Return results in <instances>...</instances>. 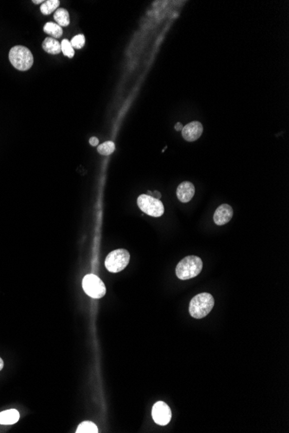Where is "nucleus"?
I'll return each instance as SVG.
<instances>
[{
	"instance_id": "3",
	"label": "nucleus",
	"mask_w": 289,
	"mask_h": 433,
	"mask_svg": "<svg viewBox=\"0 0 289 433\" xmlns=\"http://www.w3.org/2000/svg\"><path fill=\"white\" fill-rule=\"evenodd\" d=\"M9 59L14 68L18 70L26 71L33 65L34 58L28 48L21 45L12 48L9 53Z\"/></svg>"
},
{
	"instance_id": "12",
	"label": "nucleus",
	"mask_w": 289,
	"mask_h": 433,
	"mask_svg": "<svg viewBox=\"0 0 289 433\" xmlns=\"http://www.w3.org/2000/svg\"><path fill=\"white\" fill-rule=\"evenodd\" d=\"M43 49L44 51H46L47 53H50L52 55H56L62 51L61 43H59L57 40L52 38V37L45 38L43 43Z\"/></svg>"
},
{
	"instance_id": "9",
	"label": "nucleus",
	"mask_w": 289,
	"mask_h": 433,
	"mask_svg": "<svg viewBox=\"0 0 289 433\" xmlns=\"http://www.w3.org/2000/svg\"><path fill=\"white\" fill-rule=\"evenodd\" d=\"M233 217V208L229 204H222L219 206L214 214V222L218 226H223L231 221Z\"/></svg>"
},
{
	"instance_id": "18",
	"label": "nucleus",
	"mask_w": 289,
	"mask_h": 433,
	"mask_svg": "<svg viewBox=\"0 0 289 433\" xmlns=\"http://www.w3.org/2000/svg\"><path fill=\"white\" fill-rule=\"evenodd\" d=\"M61 48L63 51V55H66L69 58H72L74 55V48L72 47L71 43L69 40H63L61 43Z\"/></svg>"
},
{
	"instance_id": "15",
	"label": "nucleus",
	"mask_w": 289,
	"mask_h": 433,
	"mask_svg": "<svg viewBox=\"0 0 289 433\" xmlns=\"http://www.w3.org/2000/svg\"><path fill=\"white\" fill-rule=\"evenodd\" d=\"M60 1L59 0H48L41 5V12L43 15H50L58 8Z\"/></svg>"
},
{
	"instance_id": "1",
	"label": "nucleus",
	"mask_w": 289,
	"mask_h": 433,
	"mask_svg": "<svg viewBox=\"0 0 289 433\" xmlns=\"http://www.w3.org/2000/svg\"><path fill=\"white\" fill-rule=\"evenodd\" d=\"M214 297L210 293H203L198 294L193 297L190 306L189 312L192 317L197 319H201L207 316L214 307Z\"/></svg>"
},
{
	"instance_id": "23",
	"label": "nucleus",
	"mask_w": 289,
	"mask_h": 433,
	"mask_svg": "<svg viewBox=\"0 0 289 433\" xmlns=\"http://www.w3.org/2000/svg\"><path fill=\"white\" fill-rule=\"evenodd\" d=\"M3 367H4V362H3L2 358H0V371L3 369Z\"/></svg>"
},
{
	"instance_id": "17",
	"label": "nucleus",
	"mask_w": 289,
	"mask_h": 433,
	"mask_svg": "<svg viewBox=\"0 0 289 433\" xmlns=\"http://www.w3.org/2000/svg\"><path fill=\"white\" fill-rule=\"evenodd\" d=\"M114 150H115V144L113 141H107L105 143L100 144L97 147L98 153H100L101 155H104V156L112 154L114 152Z\"/></svg>"
},
{
	"instance_id": "19",
	"label": "nucleus",
	"mask_w": 289,
	"mask_h": 433,
	"mask_svg": "<svg viewBox=\"0 0 289 433\" xmlns=\"http://www.w3.org/2000/svg\"><path fill=\"white\" fill-rule=\"evenodd\" d=\"M71 45H72V47L74 48V49H76V50H80V49H82L83 46H84V44H85V37H84V35H77L74 36L72 40H71Z\"/></svg>"
},
{
	"instance_id": "21",
	"label": "nucleus",
	"mask_w": 289,
	"mask_h": 433,
	"mask_svg": "<svg viewBox=\"0 0 289 433\" xmlns=\"http://www.w3.org/2000/svg\"><path fill=\"white\" fill-rule=\"evenodd\" d=\"M183 127H184V126H183V125H182V123H180V122H179V123H177L176 125H175V130H176V131H178V132L182 131V129H183Z\"/></svg>"
},
{
	"instance_id": "6",
	"label": "nucleus",
	"mask_w": 289,
	"mask_h": 433,
	"mask_svg": "<svg viewBox=\"0 0 289 433\" xmlns=\"http://www.w3.org/2000/svg\"><path fill=\"white\" fill-rule=\"evenodd\" d=\"M82 287L87 295L93 298H102L106 294V286L100 277L94 274H87L82 279Z\"/></svg>"
},
{
	"instance_id": "10",
	"label": "nucleus",
	"mask_w": 289,
	"mask_h": 433,
	"mask_svg": "<svg viewBox=\"0 0 289 433\" xmlns=\"http://www.w3.org/2000/svg\"><path fill=\"white\" fill-rule=\"evenodd\" d=\"M195 194V187L191 182H183L177 189V196L181 203H189Z\"/></svg>"
},
{
	"instance_id": "4",
	"label": "nucleus",
	"mask_w": 289,
	"mask_h": 433,
	"mask_svg": "<svg viewBox=\"0 0 289 433\" xmlns=\"http://www.w3.org/2000/svg\"><path fill=\"white\" fill-rule=\"evenodd\" d=\"M129 261L130 254L126 250H114L106 258L105 266L110 273H120L125 269Z\"/></svg>"
},
{
	"instance_id": "11",
	"label": "nucleus",
	"mask_w": 289,
	"mask_h": 433,
	"mask_svg": "<svg viewBox=\"0 0 289 433\" xmlns=\"http://www.w3.org/2000/svg\"><path fill=\"white\" fill-rule=\"evenodd\" d=\"M20 414L17 410L10 409L0 413V425H13L19 420Z\"/></svg>"
},
{
	"instance_id": "5",
	"label": "nucleus",
	"mask_w": 289,
	"mask_h": 433,
	"mask_svg": "<svg viewBox=\"0 0 289 433\" xmlns=\"http://www.w3.org/2000/svg\"><path fill=\"white\" fill-rule=\"evenodd\" d=\"M138 206L142 212L153 217H161L164 212L163 203L160 199L148 195H141L137 200Z\"/></svg>"
},
{
	"instance_id": "8",
	"label": "nucleus",
	"mask_w": 289,
	"mask_h": 433,
	"mask_svg": "<svg viewBox=\"0 0 289 433\" xmlns=\"http://www.w3.org/2000/svg\"><path fill=\"white\" fill-rule=\"evenodd\" d=\"M203 131V125L199 121H193L183 127L182 136L188 142H193L199 139Z\"/></svg>"
},
{
	"instance_id": "2",
	"label": "nucleus",
	"mask_w": 289,
	"mask_h": 433,
	"mask_svg": "<svg viewBox=\"0 0 289 433\" xmlns=\"http://www.w3.org/2000/svg\"><path fill=\"white\" fill-rule=\"evenodd\" d=\"M203 269V261L198 256H187L178 264L177 277L181 280H187L197 277Z\"/></svg>"
},
{
	"instance_id": "13",
	"label": "nucleus",
	"mask_w": 289,
	"mask_h": 433,
	"mask_svg": "<svg viewBox=\"0 0 289 433\" xmlns=\"http://www.w3.org/2000/svg\"><path fill=\"white\" fill-rule=\"evenodd\" d=\"M54 18H55V22L57 23L59 26H63V27H66L68 26L70 23H71V19H70V14H69V12L65 9H57L55 12V15H54Z\"/></svg>"
},
{
	"instance_id": "22",
	"label": "nucleus",
	"mask_w": 289,
	"mask_h": 433,
	"mask_svg": "<svg viewBox=\"0 0 289 433\" xmlns=\"http://www.w3.org/2000/svg\"><path fill=\"white\" fill-rule=\"evenodd\" d=\"M152 196H153V197H154V196H156L157 199H160V198H161V193H159V192L158 191H154L153 192Z\"/></svg>"
},
{
	"instance_id": "7",
	"label": "nucleus",
	"mask_w": 289,
	"mask_h": 433,
	"mask_svg": "<svg viewBox=\"0 0 289 433\" xmlns=\"http://www.w3.org/2000/svg\"><path fill=\"white\" fill-rule=\"evenodd\" d=\"M152 415L154 422L160 425H166L171 421L172 411L168 405L163 401L157 402L153 406Z\"/></svg>"
},
{
	"instance_id": "16",
	"label": "nucleus",
	"mask_w": 289,
	"mask_h": 433,
	"mask_svg": "<svg viewBox=\"0 0 289 433\" xmlns=\"http://www.w3.org/2000/svg\"><path fill=\"white\" fill-rule=\"evenodd\" d=\"M76 433H97L98 428L95 424L91 421H84L79 425Z\"/></svg>"
},
{
	"instance_id": "20",
	"label": "nucleus",
	"mask_w": 289,
	"mask_h": 433,
	"mask_svg": "<svg viewBox=\"0 0 289 433\" xmlns=\"http://www.w3.org/2000/svg\"><path fill=\"white\" fill-rule=\"evenodd\" d=\"M98 143H99V140L96 137H92L90 139V144L92 146H97Z\"/></svg>"
},
{
	"instance_id": "24",
	"label": "nucleus",
	"mask_w": 289,
	"mask_h": 433,
	"mask_svg": "<svg viewBox=\"0 0 289 433\" xmlns=\"http://www.w3.org/2000/svg\"><path fill=\"white\" fill-rule=\"evenodd\" d=\"M43 0H38V1H33V3H35V4H40V3H43Z\"/></svg>"
},
{
	"instance_id": "14",
	"label": "nucleus",
	"mask_w": 289,
	"mask_h": 433,
	"mask_svg": "<svg viewBox=\"0 0 289 433\" xmlns=\"http://www.w3.org/2000/svg\"><path fill=\"white\" fill-rule=\"evenodd\" d=\"M43 31L48 34L55 38H59L63 35V29L58 24L55 23H47L43 27Z\"/></svg>"
}]
</instances>
